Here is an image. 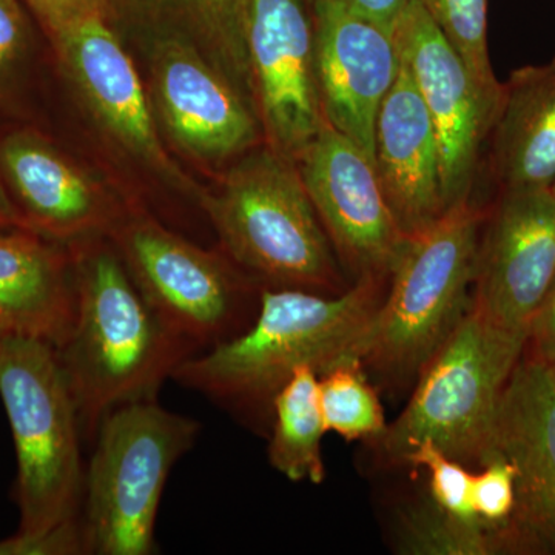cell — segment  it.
Instances as JSON below:
<instances>
[{"label":"cell","instance_id":"6da1fadb","mask_svg":"<svg viewBox=\"0 0 555 555\" xmlns=\"http://www.w3.org/2000/svg\"><path fill=\"white\" fill-rule=\"evenodd\" d=\"M69 254L75 318L56 350L82 436L91 441L113 409L158 398L164 383L196 350L164 324L116 247L94 236L72 243Z\"/></svg>","mask_w":555,"mask_h":555},{"label":"cell","instance_id":"7a4b0ae2","mask_svg":"<svg viewBox=\"0 0 555 555\" xmlns=\"http://www.w3.org/2000/svg\"><path fill=\"white\" fill-rule=\"evenodd\" d=\"M385 283L358 280L335 297L264 288L254 323L235 338L188 358L173 379L232 411L264 403L270 408L298 367L315 369L321 377L347 361H360Z\"/></svg>","mask_w":555,"mask_h":555},{"label":"cell","instance_id":"3957f363","mask_svg":"<svg viewBox=\"0 0 555 555\" xmlns=\"http://www.w3.org/2000/svg\"><path fill=\"white\" fill-rule=\"evenodd\" d=\"M199 204L230 261L270 288L328 292L341 283L297 163L268 145L236 159Z\"/></svg>","mask_w":555,"mask_h":555},{"label":"cell","instance_id":"277c9868","mask_svg":"<svg viewBox=\"0 0 555 555\" xmlns=\"http://www.w3.org/2000/svg\"><path fill=\"white\" fill-rule=\"evenodd\" d=\"M201 423L155 400L113 409L98 425L83 474L80 526L87 554L150 555L164 486L195 447Z\"/></svg>","mask_w":555,"mask_h":555},{"label":"cell","instance_id":"5b68a950","mask_svg":"<svg viewBox=\"0 0 555 555\" xmlns=\"http://www.w3.org/2000/svg\"><path fill=\"white\" fill-rule=\"evenodd\" d=\"M0 398L16 448L17 532L39 534L80 520L83 436L56 347L2 335Z\"/></svg>","mask_w":555,"mask_h":555},{"label":"cell","instance_id":"8992f818","mask_svg":"<svg viewBox=\"0 0 555 555\" xmlns=\"http://www.w3.org/2000/svg\"><path fill=\"white\" fill-rule=\"evenodd\" d=\"M485 214L454 204L401 247L360 361L390 375L422 371L469 309Z\"/></svg>","mask_w":555,"mask_h":555},{"label":"cell","instance_id":"52a82bcc","mask_svg":"<svg viewBox=\"0 0 555 555\" xmlns=\"http://www.w3.org/2000/svg\"><path fill=\"white\" fill-rule=\"evenodd\" d=\"M525 350V338L492 326L469 306L420 371L414 396L379 440L387 459L404 463L427 440L463 465H481L500 400Z\"/></svg>","mask_w":555,"mask_h":555},{"label":"cell","instance_id":"ba28073f","mask_svg":"<svg viewBox=\"0 0 555 555\" xmlns=\"http://www.w3.org/2000/svg\"><path fill=\"white\" fill-rule=\"evenodd\" d=\"M109 236L150 306L196 353L243 332L244 286L229 257L142 215L120 219Z\"/></svg>","mask_w":555,"mask_h":555},{"label":"cell","instance_id":"9c48e42d","mask_svg":"<svg viewBox=\"0 0 555 555\" xmlns=\"http://www.w3.org/2000/svg\"><path fill=\"white\" fill-rule=\"evenodd\" d=\"M244 40L262 141L297 163L323 129L315 36L305 0H247Z\"/></svg>","mask_w":555,"mask_h":555},{"label":"cell","instance_id":"30bf717a","mask_svg":"<svg viewBox=\"0 0 555 555\" xmlns=\"http://www.w3.org/2000/svg\"><path fill=\"white\" fill-rule=\"evenodd\" d=\"M335 255L358 280H389L408 236L398 228L374 160L324 124L297 160Z\"/></svg>","mask_w":555,"mask_h":555},{"label":"cell","instance_id":"8fae6325","mask_svg":"<svg viewBox=\"0 0 555 555\" xmlns=\"http://www.w3.org/2000/svg\"><path fill=\"white\" fill-rule=\"evenodd\" d=\"M145 49L150 105L159 131L179 152L219 166L264 144L250 102L195 47L159 39Z\"/></svg>","mask_w":555,"mask_h":555},{"label":"cell","instance_id":"7c38bea8","mask_svg":"<svg viewBox=\"0 0 555 555\" xmlns=\"http://www.w3.org/2000/svg\"><path fill=\"white\" fill-rule=\"evenodd\" d=\"M53 40L62 68L107 137L160 181L199 203L204 190L167 152L138 69L104 14L69 25Z\"/></svg>","mask_w":555,"mask_h":555},{"label":"cell","instance_id":"4fadbf2b","mask_svg":"<svg viewBox=\"0 0 555 555\" xmlns=\"http://www.w3.org/2000/svg\"><path fill=\"white\" fill-rule=\"evenodd\" d=\"M555 276L554 189L500 190L478 244L470 308L528 343Z\"/></svg>","mask_w":555,"mask_h":555},{"label":"cell","instance_id":"5bb4252c","mask_svg":"<svg viewBox=\"0 0 555 555\" xmlns=\"http://www.w3.org/2000/svg\"><path fill=\"white\" fill-rule=\"evenodd\" d=\"M393 38L436 127L441 188L449 208L469 199L481 149L500 102L489 100L477 86L418 0H409Z\"/></svg>","mask_w":555,"mask_h":555},{"label":"cell","instance_id":"9a60e30c","mask_svg":"<svg viewBox=\"0 0 555 555\" xmlns=\"http://www.w3.org/2000/svg\"><path fill=\"white\" fill-rule=\"evenodd\" d=\"M489 455L503 456L516 469V507L503 529L509 554H555V374L550 364L528 357L514 369L483 462Z\"/></svg>","mask_w":555,"mask_h":555},{"label":"cell","instance_id":"2e32d148","mask_svg":"<svg viewBox=\"0 0 555 555\" xmlns=\"http://www.w3.org/2000/svg\"><path fill=\"white\" fill-rule=\"evenodd\" d=\"M324 119L374 160L375 122L401 69L393 33L341 0H310Z\"/></svg>","mask_w":555,"mask_h":555},{"label":"cell","instance_id":"e0dca14e","mask_svg":"<svg viewBox=\"0 0 555 555\" xmlns=\"http://www.w3.org/2000/svg\"><path fill=\"white\" fill-rule=\"evenodd\" d=\"M0 171L27 229L46 238L109 235L122 219L93 179L31 131L0 142Z\"/></svg>","mask_w":555,"mask_h":555},{"label":"cell","instance_id":"ac0fdd59","mask_svg":"<svg viewBox=\"0 0 555 555\" xmlns=\"http://www.w3.org/2000/svg\"><path fill=\"white\" fill-rule=\"evenodd\" d=\"M374 164L404 235H414L444 214L436 127L403 60L375 122Z\"/></svg>","mask_w":555,"mask_h":555},{"label":"cell","instance_id":"d6986e66","mask_svg":"<svg viewBox=\"0 0 555 555\" xmlns=\"http://www.w3.org/2000/svg\"><path fill=\"white\" fill-rule=\"evenodd\" d=\"M72 254L28 229H0V334L61 347L75 318Z\"/></svg>","mask_w":555,"mask_h":555},{"label":"cell","instance_id":"ffe728a7","mask_svg":"<svg viewBox=\"0 0 555 555\" xmlns=\"http://www.w3.org/2000/svg\"><path fill=\"white\" fill-rule=\"evenodd\" d=\"M486 142L500 190L554 189L555 60L516 69L503 83Z\"/></svg>","mask_w":555,"mask_h":555},{"label":"cell","instance_id":"44dd1931","mask_svg":"<svg viewBox=\"0 0 555 555\" xmlns=\"http://www.w3.org/2000/svg\"><path fill=\"white\" fill-rule=\"evenodd\" d=\"M247 0H102L105 20L147 46L179 39L195 47L251 104L246 40ZM254 107V105H251Z\"/></svg>","mask_w":555,"mask_h":555},{"label":"cell","instance_id":"7402d4cb","mask_svg":"<svg viewBox=\"0 0 555 555\" xmlns=\"http://www.w3.org/2000/svg\"><path fill=\"white\" fill-rule=\"evenodd\" d=\"M270 409V465L288 480L323 483L326 469L321 443L327 430L320 401V375L315 369L298 367L280 387Z\"/></svg>","mask_w":555,"mask_h":555},{"label":"cell","instance_id":"603a6c76","mask_svg":"<svg viewBox=\"0 0 555 555\" xmlns=\"http://www.w3.org/2000/svg\"><path fill=\"white\" fill-rule=\"evenodd\" d=\"M398 550L409 555L509 554L502 528L460 520L433 500L409 509Z\"/></svg>","mask_w":555,"mask_h":555},{"label":"cell","instance_id":"cb8c5ba5","mask_svg":"<svg viewBox=\"0 0 555 555\" xmlns=\"http://www.w3.org/2000/svg\"><path fill=\"white\" fill-rule=\"evenodd\" d=\"M320 401L327 433L349 441L385 437V411L360 361H347L321 375Z\"/></svg>","mask_w":555,"mask_h":555},{"label":"cell","instance_id":"d4e9b609","mask_svg":"<svg viewBox=\"0 0 555 555\" xmlns=\"http://www.w3.org/2000/svg\"><path fill=\"white\" fill-rule=\"evenodd\" d=\"M430 21L451 43L477 86L489 98L502 100L488 50V0H418Z\"/></svg>","mask_w":555,"mask_h":555},{"label":"cell","instance_id":"484cf974","mask_svg":"<svg viewBox=\"0 0 555 555\" xmlns=\"http://www.w3.org/2000/svg\"><path fill=\"white\" fill-rule=\"evenodd\" d=\"M404 463L425 467L430 480V500L460 520L485 524L473 506L474 474L463 463L444 454L433 441H422Z\"/></svg>","mask_w":555,"mask_h":555},{"label":"cell","instance_id":"4316f807","mask_svg":"<svg viewBox=\"0 0 555 555\" xmlns=\"http://www.w3.org/2000/svg\"><path fill=\"white\" fill-rule=\"evenodd\" d=\"M473 506L478 518L494 528H505L516 507V469L500 455H489L474 474Z\"/></svg>","mask_w":555,"mask_h":555},{"label":"cell","instance_id":"83f0119b","mask_svg":"<svg viewBox=\"0 0 555 555\" xmlns=\"http://www.w3.org/2000/svg\"><path fill=\"white\" fill-rule=\"evenodd\" d=\"M87 554L80 520L68 521L39 534L17 532L0 542V555H80Z\"/></svg>","mask_w":555,"mask_h":555},{"label":"cell","instance_id":"f1b7e54d","mask_svg":"<svg viewBox=\"0 0 555 555\" xmlns=\"http://www.w3.org/2000/svg\"><path fill=\"white\" fill-rule=\"evenodd\" d=\"M28 3L39 14L51 36L86 17L104 14L102 0H28Z\"/></svg>","mask_w":555,"mask_h":555},{"label":"cell","instance_id":"f546056e","mask_svg":"<svg viewBox=\"0 0 555 555\" xmlns=\"http://www.w3.org/2000/svg\"><path fill=\"white\" fill-rule=\"evenodd\" d=\"M529 357L546 364L555 363V276L540 302L528 332Z\"/></svg>","mask_w":555,"mask_h":555},{"label":"cell","instance_id":"4dcf8cb0","mask_svg":"<svg viewBox=\"0 0 555 555\" xmlns=\"http://www.w3.org/2000/svg\"><path fill=\"white\" fill-rule=\"evenodd\" d=\"M24 43V21L16 2L0 0V75L17 61Z\"/></svg>","mask_w":555,"mask_h":555},{"label":"cell","instance_id":"1f68e13d","mask_svg":"<svg viewBox=\"0 0 555 555\" xmlns=\"http://www.w3.org/2000/svg\"><path fill=\"white\" fill-rule=\"evenodd\" d=\"M341 2L385 30L393 33L398 17L406 9L409 0H341Z\"/></svg>","mask_w":555,"mask_h":555},{"label":"cell","instance_id":"d6a6232c","mask_svg":"<svg viewBox=\"0 0 555 555\" xmlns=\"http://www.w3.org/2000/svg\"><path fill=\"white\" fill-rule=\"evenodd\" d=\"M0 229H27L3 181L2 171H0Z\"/></svg>","mask_w":555,"mask_h":555},{"label":"cell","instance_id":"836d02e7","mask_svg":"<svg viewBox=\"0 0 555 555\" xmlns=\"http://www.w3.org/2000/svg\"><path fill=\"white\" fill-rule=\"evenodd\" d=\"M551 367H553V371H554V374H555V363L554 364H550Z\"/></svg>","mask_w":555,"mask_h":555},{"label":"cell","instance_id":"e575fe53","mask_svg":"<svg viewBox=\"0 0 555 555\" xmlns=\"http://www.w3.org/2000/svg\"><path fill=\"white\" fill-rule=\"evenodd\" d=\"M554 192H555V185H554Z\"/></svg>","mask_w":555,"mask_h":555},{"label":"cell","instance_id":"d590c367","mask_svg":"<svg viewBox=\"0 0 555 555\" xmlns=\"http://www.w3.org/2000/svg\"><path fill=\"white\" fill-rule=\"evenodd\" d=\"M0 337H2V334H0Z\"/></svg>","mask_w":555,"mask_h":555}]
</instances>
